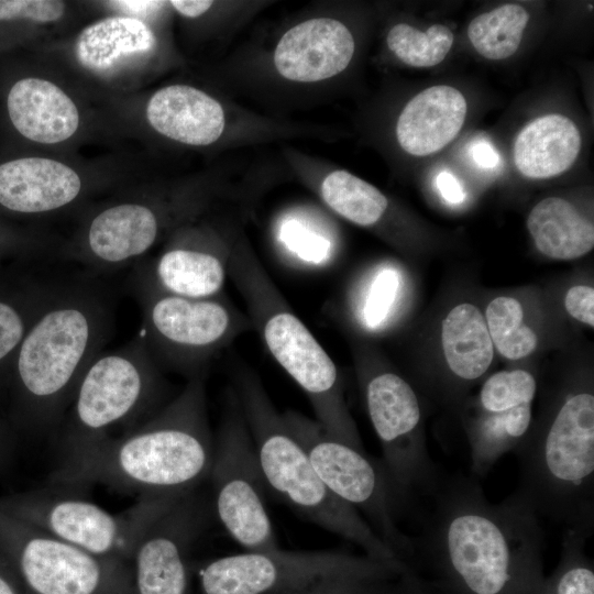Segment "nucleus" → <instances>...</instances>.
I'll return each mask as SVG.
<instances>
[{"instance_id": "nucleus-1", "label": "nucleus", "mask_w": 594, "mask_h": 594, "mask_svg": "<svg viewBox=\"0 0 594 594\" xmlns=\"http://www.w3.org/2000/svg\"><path fill=\"white\" fill-rule=\"evenodd\" d=\"M205 380H187L175 398L131 430L63 455L51 486L102 485L138 496L195 491L209 476L215 454Z\"/></svg>"}, {"instance_id": "nucleus-2", "label": "nucleus", "mask_w": 594, "mask_h": 594, "mask_svg": "<svg viewBox=\"0 0 594 594\" xmlns=\"http://www.w3.org/2000/svg\"><path fill=\"white\" fill-rule=\"evenodd\" d=\"M435 508L420 546H428L472 594H503L516 570L543 544L537 514L515 494L493 504L476 482L455 480L432 492Z\"/></svg>"}, {"instance_id": "nucleus-3", "label": "nucleus", "mask_w": 594, "mask_h": 594, "mask_svg": "<svg viewBox=\"0 0 594 594\" xmlns=\"http://www.w3.org/2000/svg\"><path fill=\"white\" fill-rule=\"evenodd\" d=\"M110 326L109 308L97 294L84 288L54 292L7 374L18 426L41 430L62 418Z\"/></svg>"}, {"instance_id": "nucleus-4", "label": "nucleus", "mask_w": 594, "mask_h": 594, "mask_svg": "<svg viewBox=\"0 0 594 594\" xmlns=\"http://www.w3.org/2000/svg\"><path fill=\"white\" fill-rule=\"evenodd\" d=\"M229 278L245 302L253 330L305 393L316 420L334 439L362 450L333 360L243 243L231 249Z\"/></svg>"}, {"instance_id": "nucleus-5", "label": "nucleus", "mask_w": 594, "mask_h": 594, "mask_svg": "<svg viewBox=\"0 0 594 594\" xmlns=\"http://www.w3.org/2000/svg\"><path fill=\"white\" fill-rule=\"evenodd\" d=\"M519 483L514 493L539 517L587 539L594 527V395L562 398L539 432L515 450Z\"/></svg>"}, {"instance_id": "nucleus-6", "label": "nucleus", "mask_w": 594, "mask_h": 594, "mask_svg": "<svg viewBox=\"0 0 594 594\" xmlns=\"http://www.w3.org/2000/svg\"><path fill=\"white\" fill-rule=\"evenodd\" d=\"M246 421L265 485L307 518L388 562L395 552L350 505L333 495L286 426L260 377L240 366L231 386Z\"/></svg>"}, {"instance_id": "nucleus-7", "label": "nucleus", "mask_w": 594, "mask_h": 594, "mask_svg": "<svg viewBox=\"0 0 594 594\" xmlns=\"http://www.w3.org/2000/svg\"><path fill=\"white\" fill-rule=\"evenodd\" d=\"M164 392L162 370L142 337L100 352L73 395L63 455L110 438L118 427H128V431L136 427L135 421L160 409Z\"/></svg>"}, {"instance_id": "nucleus-8", "label": "nucleus", "mask_w": 594, "mask_h": 594, "mask_svg": "<svg viewBox=\"0 0 594 594\" xmlns=\"http://www.w3.org/2000/svg\"><path fill=\"white\" fill-rule=\"evenodd\" d=\"M143 333L161 367L190 380L206 376L210 363L239 337L253 330L246 312L224 293L189 298L161 290L143 277L140 289Z\"/></svg>"}, {"instance_id": "nucleus-9", "label": "nucleus", "mask_w": 594, "mask_h": 594, "mask_svg": "<svg viewBox=\"0 0 594 594\" xmlns=\"http://www.w3.org/2000/svg\"><path fill=\"white\" fill-rule=\"evenodd\" d=\"M188 493L138 496L113 514L54 487L0 496V508L94 556L131 563L152 524Z\"/></svg>"}, {"instance_id": "nucleus-10", "label": "nucleus", "mask_w": 594, "mask_h": 594, "mask_svg": "<svg viewBox=\"0 0 594 594\" xmlns=\"http://www.w3.org/2000/svg\"><path fill=\"white\" fill-rule=\"evenodd\" d=\"M0 548L29 594H136L131 563L94 556L1 508Z\"/></svg>"}, {"instance_id": "nucleus-11", "label": "nucleus", "mask_w": 594, "mask_h": 594, "mask_svg": "<svg viewBox=\"0 0 594 594\" xmlns=\"http://www.w3.org/2000/svg\"><path fill=\"white\" fill-rule=\"evenodd\" d=\"M209 476L215 509L228 534L249 551L278 549L265 505L266 485L232 387L227 394Z\"/></svg>"}, {"instance_id": "nucleus-12", "label": "nucleus", "mask_w": 594, "mask_h": 594, "mask_svg": "<svg viewBox=\"0 0 594 594\" xmlns=\"http://www.w3.org/2000/svg\"><path fill=\"white\" fill-rule=\"evenodd\" d=\"M292 435L306 451L327 488L366 517L371 528L393 549L413 546L397 525L396 497L383 468L363 452L331 437L322 426L296 410L282 413Z\"/></svg>"}, {"instance_id": "nucleus-13", "label": "nucleus", "mask_w": 594, "mask_h": 594, "mask_svg": "<svg viewBox=\"0 0 594 594\" xmlns=\"http://www.w3.org/2000/svg\"><path fill=\"white\" fill-rule=\"evenodd\" d=\"M363 391L382 444L383 469L398 501L432 493L438 474L420 437L421 407L414 388L398 374L376 370L365 374Z\"/></svg>"}, {"instance_id": "nucleus-14", "label": "nucleus", "mask_w": 594, "mask_h": 594, "mask_svg": "<svg viewBox=\"0 0 594 594\" xmlns=\"http://www.w3.org/2000/svg\"><path fill=\"white\" fill-rule=\"evenodd\" d=\"M373 564L334 552L248 551L211 561L206 586L209 594H265Z\"/></svg>"}, {"instance_id": "nucleus-15", "label": "nucleus", "mask_w": 594, "mask_h": 594, "mask_svg": "<svg viewBox=\"0 0 594 594\" xmlns=\"http://www.w3.org/2000/svg\"><path fill=\"white\" fill-rule=\"evenodd\" d=\"M537 382L526 370L501 371L482 385L476 415L469 425L472 470L484 475L530 430Z\"/></svg>"}, {"instance_id": "nucleus-16", "label": "nucleus", "mask_w": 594, "mask_h": 594, "mask_svg": "<svg viewBox=\"0 0 594 594\" xmlns=\"http://www.w3.org/2000/svg\"><path fill=\"white\" fill-rule=\"evenodd\" d=\"M202 521L204 506L193 491L152 524L131 560L136 594H186L187 557Z\"/></svg>"}, {"instance_id": "nucleus-17", "label": "nucleus", "mask_w": 594, "mask_h": 594, "mask_svg": "<svg viewBox=\"0 0 594 594\" xmlns=\"http://www.w3.org/2000/svg\"><path fill=\"white\" fill-rule=\"evenodd\" d=\"M168 211L143 201H122L96 213L72 257L110 271L147 253L167 224Z\"/></svg>"}, {"instance_id": "nucleus-18", "label": "nucleus", "mask_w": 594, "mask_h": 594, "mask_svg": "<svg viewBox=\"0 0 594 594\" xmlns=\"http://www.w3.org/2000/svg\"><path fill=\"white\" fill-rule=\"evenodd\" d=\"M0 90L2 118L18 138L36 144H57L77 132L78 108L53 81L18 75L2 81Z\"/></svg>"}, {"instance_id": "nucleus-19", "label": "nucleus", "mask_w": 594, "mask_h": 594, "mask_svg": "<svg viewBox=\"0 0 594 594\" xmlns=\"http://www.w3.org/2000/svg\"><path fill=\"white\" fill-rule=\"evenodd\" d=\"M190 234L173 240L144 278L163 292L183 297L223 294L232 248L204 232Z\"/></svg>"}, {"instance_id": "nucleus-20", "label": "nucleus", "mask_w": 594, "mask_h": 594, "mask_svg": "<svg viewBox=\"0 0 594 594\" xmlns=\"http://www.w3.org/2000/svg\"><path fill=\"white\" fill-rule=\"evenodd\" d=\"M354 50L353 35L341 21L316 18L286 31L277 42L273 61L284 78L316 82L343 72Z\"/></svg>"}, {"instance_id": "nucleus-21", "label": "nucleus", "mask_w": 594, "mask_h": 594, "mask_svg": "<svg viewBox=\"0 0 594 594\" xmlns=\"http://www.w3.org/2000/svg\"><path fill=\"white\" fill-rule=\"evenodd\" d=\"M145 113L154 131L186 145L212 144L226 125L224 111L218 100L183 84L155 91L147 101Z\"/></svg>"}, {"instance_id": "nucleus-22", "label": "nucleus", "mask_w": 594, "mask_h": 594, "mask_svg": "<svg viewBox=\"0 0 594 594\" xmlns=\"http://www.w3.org/2000/svg\"><path fill=\"white\" fill-rule=\"evenodd\" d=\"M466 100L448 85L429 87L404 107L396 123L400 147L414 156H427L448 145L466 117Z\"/></svg>"}, {"instance_id": "nucleus-23", "label": "nucleus", "mask_w": 594, "mask_h": 594, "mask_svg": "<svg viewBox=\"0 0 594 594\" xmlns=\"http://www.w3.org/2000/svg\"><path fill=\"white\" fill-rule=\"evenodd\" d=\"M581 133L568 117L550 113L530 121L514 144L517 169L529 178L558 176L569 169L581 150Z\"/></svg>"}, {"instance_id": "nucleus-24", "label": "nucleus", "mask_w": 594, "mask_h": 594, "mask_svg": "<svg viewBox=\"0 0 594 594\" xmlns=\"http://www.w3.org/2000/svg\"><path fill=\"white\" fill-rule=\"evenodd\" d=\"M156 37L141 19L114 15L86 26L77 36L75 54L79 64L96 74H106L128 58L151 52Z\"/></svg>"}, {"instance_id": "nucleus-25", "label": "nucleus", "mask_w": 594, "mask_h": 594, "mask_svg": "<svg viewBox=\"0 0 594 594\" xmlns=\"http://www.w3.org/2000/svg\"><path fill=\"white\" fill-rule=\"evenodd\" d=\"M527 228L538 251L550 258H579L594 246L593 223L563 198L540 200L528 215Z\"/></svg>"}, {"instance_id": "nucleus-26", "label": "nucleus", "mask_w": 594, "mask_h": 594, "mask_svg": "<svg viewBox=\"0 0 594 594\" xmlns=\"http://www.w3.org/2000/svg\"><path fill=\"white\" fill-rule=\"evenodd\" d=\"M441 345L450 372L472 382L491 366L494 345L481 310L470 304L454 306L442 320Z\"/></svg>"}, {"instance_id": "nucleus-27", "label": "nucleus", "mask_w": 594, "mask_h": 594, "mask_svg": "<svg viewBox=\"0 0 594 594\" xmlns=\"http://www.w3.org/2000/svg\"><path fill=\"white\" fill-rule=\"evenodd\" d=\"M54 290L0 267V384L25 334L52 298Z\"/></svg>"}, {"instance_id": "nucleus-28", "label": "nucleus", "mask_w": 594, "mask_h": 594, "mask_svg": "<svg viewBox=\"0 0 594 594\" xmlns=\"http://www.w3.org/2000/svg\"><path fill=\"white\" fill-rule=\"evenodd\" d=\"M275 242L282 263L296 272H323L337 254L331 230L307 212L283 215L276 223Z\"/></svg>"}, {"instance_id": "nucleus-29", "label": "nucleus", "mask_w": 594, "mask_h": 594, "mask_svg": "<svg viewBox=\"0 0 594 594\" xmlns=\"http://www.w3.org/2000/svg\"><path fill=\"white\" fill-rule=\"evenodd\" d=\"M320 196L332 211L361 227L378 223L388 208L380 189L346 170L329 173L320 184Z\"/></svg>"}, {"instance_id": "nucleus-30", "label": "nucleus", "mask_w": 594, "mask_h": 594, "mask_svg": "<svg viewBox=\"0 0 594 594\" xmlns=\"http://www.w3.org/2000/svg\"><path fill=\"white\" fill-rule=\"evenodd\" d=\"M358 286L349 305L356 323L367 332H382L391 324L398 307L402 276L398 268L381 265Z\"/></svg>"}, {"instance_id": "nucleus-31", "label": "nucleus", "mask_w": 594, "mask_h": 594, "mask_svg": "<svg viewBox=\"0 0 594 594\" xmlns=\"http://www.w3.org/2000/svg\"><path fill=\"white\" fill-rule=\"evenodd\" d=\"M528 21L524 7L504 4L475 16L469 24L468 37L484 58L505 59L518 50Z\"/></svg>"}, {"instance_id": "nucleus-32", "label": "nucleus", "mask_w": 594, "mask_h": 594, "mask_svg": "<svg viewBox=\"0 0 594 594\" xmlns=\"http://www.w3.org/2000/svg\"><path fill=\"white\" fill-rule=\"evenodd\" d=\"M484 318L493 345L504 358L520 360L536 350L537 336L524 323L522 307L516 298H494L487 305Z\"/></svg>"}, {"instance_id": "nucleus-33", "label": "nucleus", "mask_w": 594, "mask_h": 594, "mask_svg": "<svg viewBox=\"0 0 594 594\" xmlns=\"http://www.w3.org/2000/svg\"><path fill=\"white\" fill-rule=\"evenodd\" d=\"M454 41L452 31L433 24L420 31L407 23H397L388 32L386 42L395 56L408 66L427 68L440 64Z\"/></svg>"}, {"instance_id": "nucleus-34", "label": "nucleus", "mask_w": 594, "mask_h": 594, "mask_svg": "<svg viewBox=\"0 0 594 594\" xmlns=\"http://www.w3.org/2000/svg\"><path fill=\"white\" fill-rule=\"evenodd\" d=\"M65 9V2L55 0H0V50L10 43L14 28L55 22Z\"/></svg>"}, {"instance_id": "nucleus-35", "label": "nucleus", "mask_w": 594, "mask_h": 594, "mask_svg": "<svg viewBox=\"0 0 594 594\" xmlns=\"http://www.w3.org/2000/svg\"><path fill=\"white\" fill-rule=\"evenodd\" d=\"M569 315L591 328L594 327V289L586 285L571 287L564 297Z\"/></svg>"}, {"instance_id": "nucleus-36", "label": "nucleus", "mask_w": 594, "mask_h": 594, "mask_svg": "<svg viewBox=\"0 0 594 594\" xmlns=\"http://www.w3.org/2000/svg\"><path fill=\"white\" fill-rule=\"evenodd\" d=\"M557 594H594V573L584 565L568 569L558 581Z\"/></svg>"}, {"instance_id": "nucleus-37", "label": "nucleus", "mask_w": 594, "mask_h": 594, "mask_svg": "<svg viewBox=\"0 0 594 594\" xmlns=\"http://www.w3.org/2000/svg\"><path fill=\"white\" fill-rule=\"evenodd\" d=\"M30 252H32V248L24 235L0 222V267L2 261L11 257H24Z\"/></svg>"}, {"instance_id": "nucleus-38", "label": "nucleus", "mask_w": 594, "mask_h": 594, "mask_svg": "<svg viewBox=\"0 0 594 594\" xmlns=\"http://www.w3.org/2000/svg\"><path fill=\"white\" fill-rule=\"evenodd\" d=\"M21 579L12 563L0 548V594H23Z\"/></svg>"}, {"instance_id": "nucleus-39", "label": "nucleus", "mask_w": 594, "mask_h": 594, "mask_svg": "<svg viewBox=\"0 0 594 594\" xmlns=\"http://www.w3.org/2000/svg\"><path fill=\"white\" fill-rule=\"evenodd\" d=\"M437 184L441 196L451 204H459L463 200V190L457 178L448 173L442 172L437 177Z\"/></svg>"}, {"instance_id": "nucleus-40", "label": "nucleus", "mask_w": 594, "mask_h": 594, "mask_svg": "<svg viewBox=\"0 0 594 594\" xmlns=\"http://www.w3.org/2000/svg\"><path fill=\"white\" fill-rule=\"evenodd\" d=\"M170 6L182 15L187 18H197L207 12L212 1H194V0H173L169 1Z\"/></svg>"}, {"instance_id": "nucleus-41", "label": "nucleus", "mask_w": 594, "mask_h": 594, "mask_svg": "<svg viewBox=\"0 0 594 594\" xmlns=\"http://www.w3.org/2000/svg\"><path fill=\"white\" fill-rule=\"evenodd\" d=\"M472 156L477 165L486 168H492L499 162L497 152L487 142H479L474 144L472 148Z\"/></svg>"}, {"instance_id": "nucleus-42", "label": "nucleus", "mask_w": 594, "mask_h": 594, "mask_svg": "<svg viewBox=\"0 0 594 594\" xmlns=\"http://www.w3.org/2000/svg\"><path fill=\"white\" fill-rule=\"evenodd\" d=\"M111 7L118 8L125 13L142 14L160 9L165 2L162 1H111Z\"/></svg>"}, {"instance_id": "nucleus-43", "label": "nucleus", "mask_w": 594, "mask_h": 594, "mask_svg": "<svg viewBox=\"0 0 594 594\" xmlns=\"http://www.w3.org/2000/svg\"><path fill=\"white\" fill-rule=\"evenodd\" d=\"M12 437L6 424L0 419V470L7 464L11 454Z\"/></svg>"}, {"instance_id": "nucleus-44", "label": "nucleus", "mask_w": 594, "mask_h": 594, "mask_svg": "<svg viewBox=\"0 0 594 594\" xmlns=\"http://www.w3.org/2000/svg\"><path fill=\"white\" fill-rule=\"evenodd\" d=\"M338 593H339V590L337 588L336 585H333L332 588H331L330 586H327L326 583H324L323 587L316 588L310 594H338Z\"/></svg>"}]
</instances>
